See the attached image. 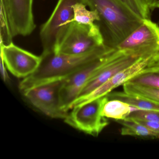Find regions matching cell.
<instances>
[{
	"label": "cell",
	"instance_id": "obj_3",
	"mask_svg": "<svg viewBox=\"0 0 159 159\" xmlns=\"http://www.w3.org/2000/svg\"><path fill=\"white\" fill-rule=\"evenodd\" d=\"M100 27L73 22L63 30L53 52L56 53L79 55L85 53L105 44Z\"/></svg>",
	"mask_w": 159,
	"mask_h": 159
},
{
	"label": "cell",
	"instance_id": "obj_17",
	"mask_svg": "<svg viewBox=\"0 0 159 159\" xmlns=\"http://www.w3.org/2000/svg\"><path fill=\"white\" fill-rule=\"evenodd\" d=\"M86 5L78 2L73 6V18L71 22H75L82 25L92 26L95 22H99L100 17L96 10H88Z\"/></svg>",
	"mask_w": 159,
	"mask_h": 159
},
{
	"label": "cell",
	"instance_id": "obj_2",
	"mask_svg": "<svg viewBox=\"0 0 159 159\" xmlns=\"http://www.w3.org/2000/svg\"><path fill=\"white\" fill-rule=\"evenodd\" d=\"M84 2L98 13L105 44L113 49L143 20L120 0H84Z\"/></svg>",
	"mask_w": 159,
	"mask_h": 159
},
{
	"label": "cell",
	"instance_id": "obj_14",
	"mask_svg": "<svg viewBox=\"0 0 159 159\" xmlns=\"http://www.w3.org/2000/svg\"><path fill=\"white\" fill-rule=\"evenodd\" d=\"M138 110L129 104L117 99H108L102 111L104 117L115 120L126 119L134 111Z\"/></svg>",
	"mask_w": 159,
	"mask_h": 159
},
{
	"label": "cell",
	"instance_id": "obj_24",
	"mask_svg": "<svg viewBox=\"0 0 159 159\" xmlns=\"http://www.w3.org/2000/svg\"><path fill=\"white\" fill-rule=\"evenodd\" d=\"M147 5L150 11L159 9V0H146Z\"/></svg>",
	"mask_w": 159,
	"mask_h": 159
},
{
	"label": "cell",
	"instance_id": "obj_19",
	"mask_svg": "<svg viewBox=\"0 0 159 159\" xmlns=\"http://www.w3.org/2000/svg\"><path fill=\"white\" fill-rule=\"evenodd\" d=\"M0 16V43L8 44L12 42V31L9 12L5 0H1Z\"/></svg>",
	"mask_w": 159,
	"mask_h": 159
},
{
	"label": "cell",
	"instance_id": "obj_23",
	"mask_svg": "<svg viewBox=\"0 0 159 159\" xmlns=\"http://www.w3.org/2000/svg\"><path fill=\"white\" fill-rule=\"evenodd\" d=\"M7 67L5 66V63L2 57H1L0 60V71L2 78L4 82H8L10 80V77L8 75L7 70Z\"/></svg>",
	"mask_w": 159,
	"mask_h": 159
},
{
	"label": "cell",
	"instance_id": "obj_4",
	"mask_svg": "<svg viewBox=\"0 0 159 159\" xmlns=\"http://www.w3.org/2000/svg\"><path fill=\"white\" fill-rule=\"evenodd\" d=\"M107 100L105 95L73 107L64 121L81 132L98 136L109 124L107 118L102 115L103 106Z\"/></svg>",
	"mask_w": 159,
	"mask_h": 159
},
{
	"label": "cell",
	"instance_id": "obj_25",
	"mask_svg": "<svg viewBox=\"0 0 159 159\" xmlns=\"http://www.w3.org/2000/svg\"><path fill=\"white\" fill-rule=\"evenodd\" d=\"M156 65H158L159 66V60H158V62H157V64H156Z\"/></svg>",
	"mask_w": 159,
	"mask_h": 159
},
{
	"label": "cell",
	"instance_id": "obj_18",
	"mask_svg": "<svg viewBox=\"0 0 159 159\" xmlns=\"http://www.w3.org/2000/svg\"><path fill=\"white\" fill-rule=\"evenodd\" d=\"M123 85L125 93L144 98L159 104V89L133 84L128 82Z\"/></svg>",
	"mask_w": 159,
	"mask_h": 159
},
{
	"label": "cell",
	"instance_id": "obj_10",
	"mask_svg": "<svg viewBox=\"0 0 159 159\" xmlns=\"http://www.w3.org/2000/svg\"><path fill=\"white\" fill-rule=\"evenodd\" d=\"M159 60V53L142 57L132 66L115 74L107 81L89 94L83 98L75 100L73 103L72 108L80 104L106 95L111 92L113 89L129 81L144 69L157 64Z\"/></svg>",
	"mask_w": 159,
	"mask_h": 159
},
{
	"label": "cell",
	"instance_id": "obj_20",
	"mask_svg": "<svg viewBox=\"0 0 159 159\" xmlns=\"http://www.w3.org/2000/svg\"><path fill=\"white\" fill-rule=\"evenodd\" d=\"M133 12L143 19H150V10L146 0H120Z\"/></svg>",
	"mask_w": 159,
	"mask_h": 159
},
{
	"label": "cell",
	"instance_id": "obj_12",
	"mask_svg": "<svg viewBox=\"0 0 159 159\" xmlns=\"http://www.w3.org/2000/svg\"><path fill=\"white\" fill-rule=\"evenodd\" d=\"M14 37L30 35L36 28L33 12L34 0H5Z\"/></svg>",
	"mask_w": 159,
	"mask_h": 159
},
{
	"label": "cell",
	"instance_id": "obj_21",
	"mask_svg": "<svg viewBox=\"0 0 159 159\" xmlns=\"http://www.w3.org/2000/svg\"><path fill=\"white\" fill-rule=\"evenodd\" d=\"M126 119L159 123V110H136L132 111Z\"/></svg>",
	"mask_w": 159,
	"mask_h": 159
},
{
	"label": "cell",
	"instance_id": "obj_5",
	"mask_svg": "<svg viewBox=\"0 0 159 159\" xmlns=\"http://www.w3.org/2000/svg\"><path fill=\"white\" fill-rule=\"evenodd\" d=\"M115 50L83 67L72 75L63 80L59 91L60 107L68 112L73 102L89 81L118 53Z\"/></svg>",
	"mask_w": 159,
	"mask_h": 159
},
{
	"label": "cell",
	"instance_id": "obj_8",
	"mask_svg": "<svg viewBox=\"0 0 159 159\" xmlns=\"http://www.w3.org/2000/svg\"><path fill=\"white\" fill-rule=\"evenodd\" d=\"M63 80L53 82L31 88L23 93L34 107L53 119H64L68 112L60 107L59 91Z\"/></svg>",
	"mask_w": 159,
	"mask_h": 159
},
{
	"label": "cell",
	"instance_id": "obj_16",
	"mask_svg": "<svg viewBox=\"0 0 159 159\" xmlns=\"http://www.w3.org/2000/svg\"><path fill=\"white\" fill-rule=\"evenodd\" d=\"M128 82L133 84L159 89V66L148 67L130 79Z\"/></svg>",
	"mask_w": 159,
	"mask_h": 159
},
{
	"label": "cell",
	"instance_id": "obj_22",
	"mask_svg": "<svg viewBox=\"0 0 159 159\" xmlns=\"http://www.w3.org/2000/svg\"><path fill=\"white\" fill-rule=\"evenodd\" d=\"M136 121L141 124L143 125L151 131L159 134V123L146 121Z\"/></svg>",
	"mask_w": 159,
	"mask_h": 159
},
{
	"label": "cell",
	"instance_id": "obj_6",
	"mask_svg": "<svg viewBox=\"0 0 159 159\" xmlns=\"http://www.w3.org/2000/svg\"><path fill=\"white\" fill-rule=\"evenodd\" d=\"M84 0H58L51 16L42 25L40 37L43 53L53 52L58 37L73 18V6Z\"/></svg>",
	"mask_w": 159,
	"mask_h": 159
},
{
	"label": "cell",
	"instance_id": "obj_1",
	"mask_svg": "<svg viewBox=\"0 0 159 159\" xmlns=\"http://www.w3.org/2000/svg\"><path fill=\"white\" fill-rule=\"evenodd\" d=\"M115 50L105 44L82 54H63L54 52L42 53L39 67L34 73L20 82L19 90L23 93L34 87L63 80L89 63Z\"/></svg>",
	"mask_w": 159,
	"mask_h": 159
},
{
	"label": "cell",
	"instance_id": "obj_11",
	"mask_svg": "<svg viewBox=\"0 0 159 159\" xmlns=\"http://www.w3.org/2000/svg\"><path fill=\"white\" fill-rule=\"evenodd\" d=\"M118 51L117 55L86 84L75 100L83 98L89 94L107 81L115 74L132 66L142 57L151 55Z\"/></svg>",
	"mask_w": 159,
	"mask_h": 159
},
{
	"label": "cell",
	"instance_id": "obj_13",
	"mask_svg": "<svg viewBox=\"0 0 159 159\" xmlns=\"http://www.w3.org/2000/svg\"><path fill=\"white\" fill-rule=\"evenodd\" d=\"M108 99H117L129 104L138 110H159V104L144 98L125 92H111L106 95Z\"/></svg>",
	"mask_w": 159,
	"mask_h": 159
},
{
	"label": "cell",
	"instance_id": "obj_7",
	"mask_svg": "<svg viewBox=\"0 0 159 159\" xmlns=\"http://www.w3.org/2000/svg\"><path fill=\"white\" fill-rule=\"evenodd\" d=\"M127 52L150 55L159 53V26L150 19H143L141 25L115 49Z\"/></svg>",
	"mask_w": 159,
	"mask_h": 159
},
{
	"label": "cell",
	"instance_id": "obj_9",
	"mask_svg": "<svg viewBox=\"0 0 159 159\" xmlns=\"http://www.w3.org/2000/svg\"><path fill=\"white\" fill-rule=\"evenodd\" d=\"M1 55L8 70L15 77L25 79L34 73L42 60L36 55L14 44L0 43Z\"/></svg>",
	"mask_w": 159,
	"mask_h": 159
},
{
	"label": "cell",
	"instance_id": "obj_15",
	"mask_svg": "<svg viewBox=\"0 0 159 159\" xmlns=\"http://www.w3.org/2000/svg\"><path fill=\"white\" fill-rule=\"evenodd\" d=\"M122 125L121 134L125 136H133L143 138L159 139V133H155L143 125L132 119H125L116 120Z\"/></svg>",
	"mask_w": 159,
	"mask_h": 159
}]
</instances>
